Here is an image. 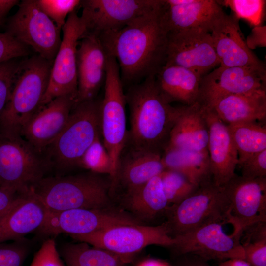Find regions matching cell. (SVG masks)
<instances>
[{
	"instance_id": "cell-4",
	"label": "cell",
	"mask_w": 266,
	"mask_h": 266,
	"mask_svg": "<svg viewBox=\"0 0 266 266\" xmlns=\"http://www.w3.org/2000/svg\"><path fill=\"white\" fill-rule=\"evenodd\" d=\"M52 63L35 55L21 62L7 105L0 118V133L21 136L39 110L46 93Z\"/></svg>"
},
{
	"instance_id": "cell-45",
	"label": "cell",
	"mask_w": 266,
	"mask_h": 266,
	"mask_svg": "<svg viewBox=\"0 0 266 266\" xmlns=\"http://www.w3.org/2000/svg\"><path fill=\"white\" fill-rule=\"evenodd\" d=\"M218 266H251L246 260L242 259H229L223 261Z\"/></svg>"
},
{
	"instance_id": "cell-8",
	"label": "cell",
	"mask_w": 266,
	"mask_h": 266,
	"mask_svg": "<svg viewBox=\"0 0 266 266\" xmlns=\"http://www.w3.org/2000/svg\"><path fill=\"white\" fill-rule=\"evenodd\" d=\"M80 242L110 251L129 263L133 256L150 245L172 247L174 240L166 222L158 226L122 225L99 232L72 236Z\"/></svg>"
},
{
	"instance_id": "cell-3",
	"label": "cell",
	"mask_w": 266,
	"mask_h": 266,
	"mask_svg": "<svg viewBox=\"0 0 266 266\" xmlns=\"http://www.w3.org/2000/svg\"><path fill=\"white\" fill-rule=\"evenodd\" d=\"M32 188L50 212L110 207V178L92 172L44 177Z\"/></svg>"
},
{
	"instance_id": "cell-1",
	"label": "cell",
	"mask_w": 266,
	"mask_h": 266,
	"mask_svg": "<svg viewBox=\"0 0 266 266\" xmlns=\"http://www.w3.org/2000/svg\"><path fill=\"white\" fill-rule=\"evenodd\" d=\"M159 7L114 32L99 36L119 65L123 86L155 76L166 63L168 32Z\"/></svg>"
},
{
	"instance_id": "cell-21",
	"label": "cell",
	"mask_w": 266,
	"mask_h": 266,
	"mask_svg": "<svg viewBox=\"0 0 266 266\" xmlns=\"http://www.w3.org/2000/svg\"><path fill=\"white\" fill-rule=\"evenodd\" d=\"M75 103V98L70 95L54 99L29 120L21 136L41 153L62 132Z\"/></svg>"
},
{
	"instance_id": "cell-37",
	"label": "cell",
	"mask_w": 266,
	"mask_h": 266,
	"mask_svg": "<svg viewBox=\"0 0 266 266\" xmlns=\"http://www.w3.org/2000/svg\"><path fill=\"white\" fill-rule=\"evenodd\" d=\"M29 252V244L24 238L0 243V266H23Z\"/></svg>"
},
{
	"instance_id": "cell-19",
	"label": "cell",
	"mask_w": 266,
	"mask_h": 266,
	"mask_svg": "<svg viewBox=\"0 0 266 266\" xmlns=\"http://www.w3.org/2000/svg\"><path fill=\"white\" fill-rule=\"evenodd\" d=\"M109 56L98 36L85 34L79 40L77 51L75 103L95 99L105 82Z\"/></svg>"
},
{
	"instance_id": "cell-28",
	"label": "cell",
	"mask_w": 266,
	"mask_h": 266,
	"mask_svg": "<svg viewBox=\"0 0 266 266\" xmlns=\"http://www.w3.org/2000/svg\"><path fill=\"white\" fill-rule=\"evenodd\" d=\"M165 169L178 172L198 186L212 180L208 150L166 146L162 153Z\"/></svg>"
},
{
	"instance_id": "cell-33",
	"label": "cell",
	"mask_w": 266,
	"mask_h": 266,
	"mask_svg": "<svg viewBox=\"0 0 266 266\" xmlns=\"http://www.w3.org/2000/svg\"><path fill=\"white\" fill-rule=\"evenodd\" d=\"M100 137H98L85 152L79 166L93 173L108 174L111 181L113 175L111 160Z\"/></svg>"
},
{
	"instance_id": "cell-44",
	"label": "cell",
	"mask_w": 266,
	"mask_h": 266,
	"mask_svg": "<svg viewBox=\"0 0 266 266\" xmlns=\"http://www.w3.org/2000/svg\"><path fill=\"white\" fill-rule=\"evenodd\" d=\"M19 2L17 0H0V29L10 11Z\"/></svg>"
},
{
	"instance_id": "cell-22",
	"label": "cell",
	"mask_w": 266,
	"mask_h": 266,
	"mask_svg": "<svg viewBox=\"0 0 266 266\" xmlns=\"http://www.w3.org/2000/svg\"><path fill=\"white\" fill-rule=\"evenodd\" d=\"M203 106L209 128L207 149L212 179L222 187L236 174L238 154L227 125L211 108Z\"/></svg>"
},
{
	"instance_id": "cell-10",
	"label": "cell",
	"mask_w": 266,
	"mask_h": 266,
	"mask_svg": "<svg viewBox=\"0 0 266 266\" xmlns=\"http://www.w3.org/2000/svg\"><path fill=\"white\" fill-rule=\"evenodd\" d=\"M61 31L36 0H23L8 21L5 33L53 63L62 41Z\"/></svg>"
},
{
	"instance_id": "cell-47",
	"label": "cell",
	"mask_w": 266,
	"mask_h": 266,
	"mask_svg": "<svg viewBox=\"0 0 266 266\" xmlns=\"http://www.w3.org/2000/svg\"><path fill=\"white\" fill-rule=\"evenodd\" d=\"M181 266H210L203 261H192L185 264Z\"/></svg>"
},
{
	"instance_id": "cell-30",
	"label": "cell",
	"mask_w": 266,
	"mask_h": 266,
	"mask_svg": "<svg viewBox=\"0 0 266 266\" xmlns=\"http://www.w3.org/2000/svg\"><path fill=\"white\" fill-rule=\"evenodd\" d=\"M227 126L237 152L238 165L266 149V125L264 122H240Z\"/></svg>"
},
{
	"instance_id": "cell-24",
	"label": "cell",
	"mask_w": 266,
	"mask_h": 266,
	"mask_svg": "<svg viewBox=\"0 0 266 266\" xmlns=\"http://www.w3.org/2000/svg\"><path fill=\"white\" fill-rule=\"evenodd\" d=\"M126 146L129 150L126 153L122 151L120 156L111 192L119 184L126 192L133 190L160 175L165 169L161 152L137 148L127 144Z\"/></svg>"
},
{
	"instance_id": "cell-39",
	"label": "cell",
	"mask_w": 266,
	"mask_h": 266,
	"mask_svg": "<svg viewBox=\"0 0 266 266\" xmlns=\"http://www.w3.org/2000/svg\"><path fill=\"white\" fill-rule=\"evenodd\" d=\"M28 47L0 31V63L28 54Z\"/></svg>"
},
{
	"instance_id": "cell-2",
	"label": "cell",
	"mask_w": 266,
	"mask_h": 266,
	"mask_svg": "<svg viewBox=\"0 0 266 266\" xmlns=\"http://www.w3.org/2000/svg\"><path fill=\"white\" fill-rule=\"evenodd\" d=\"M125 94L130 111L127 144L162 153L179 115L159 89L155 76L129 86Z\"/></svg>"
},
{
	"instance_id": "cell-36",
	"label": "cell",
	"mask_w": 266,
	"mask_h": 266,
	"mask_svg": "<svg viewBox=\"0 0 266 266\" xmlns=\"http://www.w3.org/2000/svg\"><path fill=\"white\" fill-rule=\"evenodd\" d=\"M20 63L13 59L0 63V118L9 100Z\"/></svg>"
},
{
	"instance_id": "cell-31",
	"label": "cell",
	"mask_w": 266,
	"mask_h": 266,
	"mask_svg": "<svg viewBox=\"0 0 266 266\" xmlns=\"http://www.w3.org/2000/svg\"><path fill=\"white\" fill-rule=\"evenodd\" d=\"M61 254L67 266H125L127 263L106 250L90 247L88 244H66Z\"/></svg>"
},
{
	"instance_id": "cell-40",
	"label": "cell",
	"mask_w": 266,
	"mask_h": 266,
	"mask_svg": "<svg viewBox=\"0 0 266 266\" xmlns=\"http://www.w3.org/2000/svg\"><path fill=\"white\" fill-rule=\"evenodd\" d=\"M30 266H64L53 239L43 243Z\"/></svg>"
},
{
	"instance_id": "cell-32",
	"label": "cell",
	"mask_w": 266,
	"mask_h": 266,
	"mask_svg": "<svg viewBox=\"0 0 266 266\" xmlns=\"http://www.w3.org/2000/svg\"><path fill=\"white\" fill-rule=\"evenodd\" d=\"M165 195L169 204H177L194 193L199 186L183 174L165 169L160 175Z\"/></svg>"
},
{
	"instance_id": "cell-38",
	"label": "cell",
	"mask_w": 266,
	"mask_h": 266,
	"mask_svg": "<svg viewBox=\"0 0 266 266\" xmlns=\"http://www.w3.org/2000/svg\"><path fill=\"white\" fill-rule=\"evenodd\" d=\"M244 260L251 266H266V236H253L240 240Z\"/></svg>"
},
{
	"instance_id": "cell-46",
	"label": "cell",
	"mask_w": 266,
	"mask_h": 266,
	"mask_svg": "<svg viewBox=\"0 0 266 266\" xmlns=\"http://www.w3.org/2000/svg\"><path fill=\"white\" fill-rule=\"evenodd\" d=\"M135 266H172L168 263L156 259H148L144 260Z\"/></svg>"
},
{
	"instance_id": "cell-35",
	"label": "cell",
	"mask_w": 266,
	"mask_h": 266,
	"mask_svg": "<svg viewBox=\"0 0 266 266\" xmlns=\"http://www.w3.org/2000/svg\"><path fill=\"white\" fill-rule=\"evenodd\" d=\"M40 9L62 30L68 16L80 7L79 0H36Z\"/></svg>"
},
{
	"instance_id": "cell-29",
	"label": "cell",
	"mask_w": 266,
	"mask_h": 266,
	"mask_svg": "<svg viewBox=\"0 0 266 266\" xmlns=\"http://www.w3.org/2000/svg\"><path fill=\"white\" fill-rule=\"evenodd\" d=\"M125 203L130 211L144 219H152L166 212L169 207L160 175L133 190L126 192Z\"/></svg>"
},
{
	"instance_id": "cell-16",
	"label": "cell",
	"mask_w": 266,
	"mask_h": 266,
	"mask_svg": "<svg viewBox=\"0 0 266 266\" xmlns=\"http://www.w3.org/2000/svg\"><path fill=\"white\" fill-rule=\"evenodd\" d=\"M173 238L172 248L180 254H190L205 260L222 261L244 259L241 237L226 233L220 223H210Z\"/></svg>"
},
{
	"instance_id": "cell-23",
	"label": "cell",
	"mask_w": 266,
	"mask_h": 266,
	"mask_svg": "<svg viewBox=\"0 0 266 266\" xmlns=\"http://www.w3.org/2000/svg\"><path fill=\"white\" fill-rule=\"evenodd\" d=\"M47 212L32 187L21 193L15 203L0 218V243L19 240L37 231Z\"/></svg>"
},
{
	"instance_id": "cell-42",
	"label": "cell",
	"mask_w": 266,
	"mask_h": 266,
	"mask_svg": "<svg viewBox=\"0 0 266 266\" xmlns=\"http://www.w3.org/2000/svg\"><path fill=\"white\" fill-rule=\"evenodd\" d=\"M246 43L252 50L256 47L266 46V26L261 25L253 27L246 38Z\"/></svg>"
},
{
	"instance_id": "cell-7",
	"label": "cell",
	"mask_w": 266,
	"mask_h": 266,
	"mask_svg": "<svg viewBox=\"0 0 266 266\" xmlns=\"http://www.w3.org/2000/svg\"><path fill=\"white\" fill-rule=\"evenodd\" d=\"M126 104L119 65L116 59L108 58L104 94L101 100L100 125V136L111 160L114 181L120 156L126 145Z\"/></svg>"
},
{
	"instance_id": "cell-14",
	"label": "cell",
	"mask_w": 266,
	"mask_h": 266,
	"mask_svg": "<svg viewBox=\"0 0 266 266\" xmlns=\"http://www.w3.org/2000/svg\"><path fill=\"white\" fill-rule=\"evenodd\" d=\"M229 202L227 223L241 237L247 227L266 222V177L248 179L236 174L223 186Z\"/></svg>"
},
{
	"instance_id": "cell-9",
	"label": "cell",
	"mask_w": 266,
	"mask_h": 266,
	"mask_svg": "<svg viewBox=\"0 0 266 266\" xmlns=\"http://www.w3.org/2000/svg\"><path fill=\"white\" fill-rule=\"evenodd\" d=\"M48 166L22 136L0 133V187L25 192L45 177Z\"/></svg>"
},
{
	"instance_id": "cell-11",
	"label": "cell",
	"mask_w": 266,
	"mask_h": 266,
	"mask_svg": "<svg viewBox=\"0 0 266 266\" xmlns=\"http://www.w3.org/2000/svg\"><path fill=\"white\" fill-rule=\"evenodd\" d=\"M143 224L141 220L121 210L111 207L75 209L47 212L36 231L44 236L66 233L70 236L89 234L122 225Z\"/></svg>"
},
{
	"instance_id": "cell-43",
	"label": "cell",
	"mask_w": 266,
	"mask_h": 266,
	"mask_svg": "<svg viewBox=\"0 0 266 266\" xmlns=\"http://www.w3.org/2000/svg\"><path fill=\"white\" fill-rule=\"evenodd\" d=\"M22 193L0 187V218L15 203Z\"/></svg>"
},
{
	"instance_id": "cell-41",
	"label": "cell",
	"mask_w": 266,
	"mask_h": 266,
	"mask_svg": "<svg viewBox=\"0 0 266 266\" xmlns=\"http://www.w3.org/2000/svg\"><path fill=\"white\" fill-rule=\"evenodd\" d=\"M241 176L248 179L266 177V149L255 154L239 165Z\"/></svg>"
},
{
	"instance_id": "cell-5",
	"label": "cell",
	"mask_w": 266,
	"mask_h": 266,
	"mask_svg": "<svg viewBox=\"0 0 266 266\" xmlns=\"http://www.w3.org/2000/svg\"><path fill=\"white\" fill-rule=\"evenodd\" d=\"M101 100L75 103L62 132L47 148L52 163L60 169L79 166L89 147L100 136Z\"/></svg>"
},
{
	"instance_id": "cell-15",
	"label": "cell",
	"mask_w": 266,
	"mask_h": 266,
	"mask_svg": "<svg viewBox=\"0 0 266 266\" xmlns=\"http://www.w3.org/2000/svg\"><path fill=\"white\" fill-rule=\"evenodd\" d=\"M165 65L181 66L202 77L208 73L219 65L210 33L202 29L168 33Z\"/></svg>"
},
{
	"instance_id": "cell-6",
	"label": "cell",
	"mask_w": 266,
	"mask_h": 266,
	"mask_svg": "<svg viewBox=\"0 0 266 266\" xmlns=\"http://www.w3.org/2000/svg\"><path fill=\"white\" fill-rule=\"evenodd\" d=\"M229 202L223 186L210 180L199 186L197 191L166 211V223L174 237L212 223L227 224Z\"/></svg>"
},
{
	"instance_id": "cell-12",
	"label": "cell",
	"mask_w": 266,
	"mask_h": 266,
	"mask_svg": "<svg viewBox=\"0 0 266 266\" xmlns=\"http://www.w3.org/2000/svg\"><path fill=\"white\" fill-rule=\"evenodd\" d=\"M76 11L68 16L62 28V41L52 63L48 87L39 109L60 96L70 95L76 100L77 47L86 31Z\"/></svg>"
},
{
	"instance_id": "cell-17",
	"label": "cell",
	"mask_w": 266,
	"mask_h": 266,
	"mask_svg": "<svg viewBox=\"0 0 266 266\" xmlns=\"http://www.w3.org/2000/svg\"><path fill=\"white\" fill-rule=\"evenodd\" d=\"M266 91V72L219 66L202 77L198 102L208 106L225 96Z\"/></svg>"
},
{
	"instance_id": "cell-13",
	"label": "cell",
	"mask_w": 266,
	"mask_h": 266,
	"mask_svg": "<svg viewBox=\"0 0 266 266\" xmlns=\"http://www.w3.org/2000/svg\"><path fill=\"white\" fill-rule=\"evenodd\" d=\"M161 0H81L85 34L98 37L116 32L157 8Z\"/></svg>"
},
{
	"instance_id": "cell-26",
	"label": "cell",
	"mask_w": 266,
	"mask_h": 266,
	"mask_svg": "<svg viewBox=\"0 0 266 266\" xmlns=\"http://www.w3.org/2000/svg\"><path fill=\"white\" fill-rule=\"evenodd\" d=\"M205 106L211 108L226 125L264 122L266 118V91L225 96Z\"/></svg>"
},
{
	"instance_id": "cell-25",
	"label": "cell",
	"mask_w": 266,
	"mask_h": 266,
	"mask_svg": "<svg viewBox=\"0 0 266 266\" xmlns=\"http://www.w3.org/2000/svg\"><path fill=\"white\" fill-rule=\"evenodd\" d=\"M208 139L209 128L203 106L197 101L191 105L181 106L166 146L206 151Z\"/></svg>"
},
{
	"instance_id": "cell-18",
	"label": "cell",
	"mask_w": 266,
	"mask_h": 266,
	"mask_svg": "<svg viewBox=\"0 0 266 266\" xmlns=\"http://www.w3.org/2000/svg\"><path fill=\"white\" fill-rule=\"evenodd\" d=\"M239 21L233 13H224L211 29L210 33L220 66L246 67L266 72L265 64L244 40Z\"/></svg>"
},
{
	"instance_id": "cell-34",
	"label": "cell",
	"mask_w": 266,
	"mask_h": 266,
	"mask_svg": "<svg viewBox=\"0 0 266 266\" xmlns=\"http://www.w3.org/2000/svg\"><path fill=\"white\" fill-rule=\"evenodd\" d=\"M222 6L229 7L236 18L246 21L253 27L262 25L265 15L266 0H217Z\"/></svg>"
},
{
	"instance_id": "cell-27",
	"label": "cell",
	"mask_w": 266,
	"mask_h": 266,
	"mask_svg": "<svg viewBox=\"0 0 266 266\" xmlns=\"http://www.w3.org/2000/svg\"><path fill=\"white\" fill-rule=\"evenodd\" d=\"M202 77L189 69L165 65L155 76L157 85L170 102L191 105L198 101Z\"/></svg>"
},
{
	"instance_id": "cell-20",
	"label": "cell",
	"mask_w": 266,
	"mask_h": 266,
	"mask_svg": "<svg viewBox=\"0 0 266 266\" xmlns=\"http://www.w3.org/2000/svg\"><path fill=\"white\" fill-rule=\"evenodd\" d=\"M224 13L217 0H162V18L168 33L194 29L210 33Z\"/></svg>"
}]
</instances>
